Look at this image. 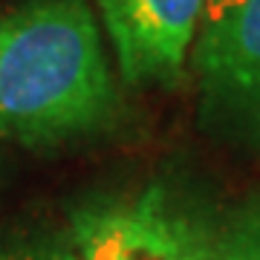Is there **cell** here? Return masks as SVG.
Masks as SVG:
<instances>
[{
    "instance_id": "cell-1",
    "label": "cell",
    "mask_w": 260,
    "mask_h": 260,
    "mask_svg": "<svg viewBox=\"0 0 260 260\" xmlns=\"http://www.w3.org/2000/svg\"><path fill=\"white\" fill-rule=\"evenodd\" d=\"M116 104L87 0H29L0 20V136L58 145L99 127Z\"/></svg>"
},
{
    "instance_id": "cell-2",
    "label": "cell",
    "mask_w": 260,
    "mask_h": 260,
    "mask_svg": "<svg viewBox=\"0 0 260 260\" xmlns=\"http://www.w3.org/2000/svg\"><path fill=\"white\" fill-rule=\"evenodd\" d=\"M73 240L78 260H208V237L162 191L75 211Z\"/></svg>"
},
{
    "instance_id": "cell-3",
    "label": "cell",
    "mask_w": 260,
    "mask_h": 260,
    "mask_svg": "<svg viewBox=\"0 0 260 260\" xmlns=\"http://www.w3.org/2000/svg\"><path fill=\"white\" fill-rule=\"evenodd\" d=\"M194 70L211 107L260 124V0H205Z\"/></svg>"
},
{
    "instance_id": "cell-4",
    "label": "cell",
    "mask_w": 260,
    "mask_h": 260,
    "mask_svg": "<svg viewBox=\"0 0 260 260\" xmlns=\"http://www.w3.org/2000/svg\"><path fill=\"white\" fill-rule=\"evenodd\" d=\"M121 75L130 84L177 81L205 0H95Z\"/></svg>"
},
{
    "instance_id": "cell-5",
    "label": "cell",
    "mask_w": 260,
    "mask_h": 260,
    "mask_svg": "<svg viewBox=\"0 0 260 260\" xmlns=\"http://www.w3.org/2000/svg\"><path fill=\"white\" fill-rule=\"evenodd\" d=\"M208 260H260V203L234 211L229 223L208 237Z\"/></svg>"
},
{
    "instance_id": "cell-6",
    "label": "cell",
    "mask_w": 260,
    "mask_h": 260,
    "mask_svg": "<svg viewBox=\"0 0 260 260\" xmlns=\"http://www.w3.org/2000/svg\"><path fill=\"white\" fill-rule=\"evenodd\" d=\"M0 260H78V254L73 246H64V243H29L6 251Z\"/></svg>"
}]
</instances>
